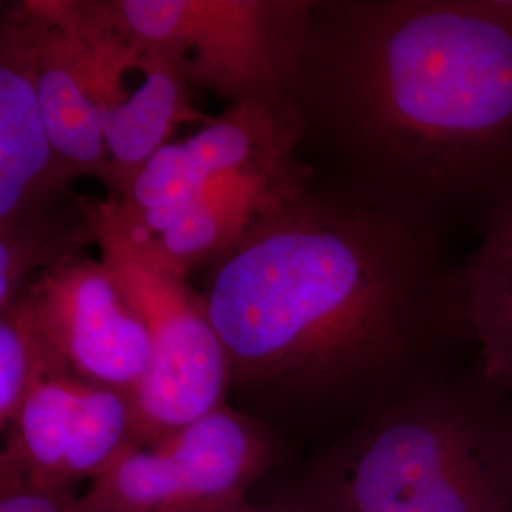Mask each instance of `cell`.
<instances>
[{
  "label": "cell",
  "mask_w": 512,
  "mask_h": 512,
  "mask_svg": "<svg viewBox=\"0 0 512 512\" xmlns=\"http://www.w3.org/2000/svg\"><path fill=\"white\" fill-rule=\"evenodd\" d=\"M452 243L315 169L202 270L230 389L340 440L458 374L475 348Z\"/></svg>",
  "instance_id": "1"
},
{
  "label": "cell",
  "mask_w": 512,
  "mask_h": 512,
  "mask_svg": "<svg viewBox=\"0 0 512 512\" xmlns=\"http://www.w3.org/2000/svg\"><path fill=\"white\" fill-rule=\"evenodd\" d=\"M291 103L302 162L452 239L512 205L503 0H313Z\"/></svg>",
  "instance_id": "2"
},
{
  "label": "cell",
  "mask_w": 512,
  "mask_h": 512,
  "mask_svg": "<svg viewBox=\"0 0 512 512\" xmlns=\"http://www.w3.org/2000/svg\"><path fill=\"white\" fill-rule=\"evenodd\" d=\"M332 512H512V397L475 361L336 440Z\"/></svg>",
  "instance_id": "3"
},
{
  "label": "cell",
  "mask_w": 512,
  "mask_h": 512,
  "mask_svg": "<svg viewBox=\"0 0 512 512\" xmlns=\"http://www.w3.org/2000/svg\"><path fill=\"white\" fill-rule=\"evenodd\" d=\"M99 25L228 107L291 103L313 0H82Z\"/></svg>",
  "instance_id": "4"
},
{
  "label": "cell",
  "mask_w": 512,
  "mask_h": 512,
  "mask_svg": "<svg viewBox=\"0 0 512 512\" xmlns=\"http://www.w3.org/2000/svg\"><path fill=\"white\" fill-rule=\"evenodd\" d=\"M82 203L101 260L147 323L152 359L131 404L137 444L152 448L226 404L228 355L198 289L150 260L120 228L109 200L82 196Z\"/></svg>",
  "instance_id": "5"
},
{
  "label": "cell",
  "mask_w": 512,
  "mask_h": 512,
  "mask_svg": "<svg viewBox=\"0 0 512 512\" xmlns=\"http://www.w3.org/2000/svg\"><path fill=\"white\" fill-rule=\"evenodd\" d=\"M272 459L266 425L222 404L158 446L129 448L78 501L84 512H241Z\"/></svg>",
  "instance_id": "6"
},
{
  "label": "cell",
  "mask_w": 512,
  "mask_h": 512,
  "mask_svg": "<svg viewBox=\"0 0 512 512\" xmlns=\"http://www.w3.org/2000/svg\"><path fill=\"white\" fill-rule=\"evenodd\" d=\"M4 435L0 488L73 490L139 446L128 393L73 374L38 384Z\"/></svg>",
  "instance_id": "7"
},
{
  "label": "cell",
  "mask_w": 512,
  "mask_h": 512,
  "mask_svg": "<svg viewBox=\"0 0 512 512\" xmlns=\"http://www.w3.org/2000/svg\"><path fill=\"white\" fill-rule=\"evenodd\" d=\"M298 143L293 103L226 107L192 137L154 154L128 196L110 202L116 220L129 238H148L220 177L298 162Z\"/></svg>",
  "instance_id": "8"
},
{
  "label": "cell",
  "mask_w": 512,
  "mask_h": 512,
  "mask_svg": "<svg viewBox=\"0 0 512 512\" xmlns=\"http://www.w3.org/2000/svg\"><path fill=\"white\" fill-rule=\"evenodd\" d=\"M21 293L67 374L133 395L152 359L150 334L101 258L69 256L35 275Z\"/></svg>",
  "instance_id": "9"
},
{
  "label": "cell",
  "mask_w": 512,
  "mask_h": 512,
  "mask_svg": "<svg viewBox=\"0 0 512 512\" xmlns=\"http://www.w3.org/2000/svg\"><path fill=\"white\" fill-rule=\"evenodd\" d=\"M76 171L57 154L37 92L35 42L23 2L0 16V228L73 202Z\"/></svg>",
  "instance_id": "10"
},
{
  "label": "cell",
  "mask_w": 512,
  "mask_h": 512,
  "mask_svg": "<svg viewBox=\"0 0 512 512\" xmlns=\"http://www.w3.org/2000/svg\"><path fill=\"white\" fill-rule=\"evenodd\" d=\"M313 171V165L298 160L220 177L148 238H128L160 268L188 279L226 253Z\"/></svg>",
  "instance_id": "11"
},
{
  "label": "cell",
  "mask_w": 512,
  "mask_h": 512,
  "mask_svg": "<svg viewBox=\"0 0 512 512\" xmlns=\"http://www.w3.org/2000/svg\"><path fill=\"white\" fill-rule=\"evenodd\" d=\"M33 29L37 92L52 145L78 177H93L112 194L110 154L97 107L86 92L80 48L50 0L23 2Z\"/></svg>",
  "instance_id": "12"
},
{
  "label": "cell",
  "mask_w": 512,
  "mask_h": 512,
  "mask_svg": "<svg viewBox=\"0 0 512 512\" xmlns=\"http://www.w3.org/2000/svg\"><path fill=\"white\" fill-rule=\"evenodd\" d=\"M137 50V48H135ZM112 169V194L120 203L154 154L169 143L181 124L213 118L192 105L190 88L164 61L141 52V84L120 103L99 107Z\"/></svg>",
  "instance_id": "13"
},
{
  "label": "cell",
  "mask_w": 512,
  "mask_h": 512,
  "mask_svg": "<svg viewBox=\"0 0 512 512\" xmlns=\"http://www.w3.org/2000/svg\"><path fill=\"white\" fill-rule=\"evenodd\" d=\"M459 294L476 363L512 397V205L461 258Z\"/></svg>",
  "instance_id": "14"
},
{
  "label": "cell",
  "mask_w": 512,
  "mask_h": 512,
  "mask_svg": "<svg viewBox=\"0 0 512 512\" xmlns=\"http://www.w3.org/2000/svg\"><path fill=\"white\" fill-rule=\"evenodd\" d=\"M95 245L82 196L0 228V310L40 272Z\"/></svg>",
  "instance_id": "15"
},
{
  "label": "cell",
  "mask_w": 512,
  "mask_h": 512,
  "mask_svg": "<svg viewBox=\"0 0 512 512\" xmlns=\"http://www.w3.org/2000/svg\"><path fill=\"white\" fill-rule=\"evenodd\" d=\"M67 374L27 294L0 310V429L6 433L31 391L44 380Z\"/></svg>",
  "instance_id": "16"
},
{
  "label": "cell",
  "mask_w": 512,
  "mask_h": 512,
  "mask_svg": "<svg viewBox=\"0 0 512 512\" xmlns=\"http://www.w3.org/2000/svg\"><path fill=\"white\" fill-rule=\"evenodd\" d=\"M0 512H84L73 490H35L25 486L0 488Z\"/></svg>",
  "instance_id": "17"
},
{
  "label": "cell",
  "mask_w": 512,
  "mask_h": 512,
  "mask_svg": "<svg viewBox=\"0 0 512 512\" xmlns=\"http://www.w3.org/2000/svg\"><path fill=\"white\" fill-rule=\"evenodd\" d=\"M241 512H283V511H262V509H251V507H247L245 511Z\"/></svg>",
  "instance_id": "18"
},
{
  "label": "cell",
  "mask_w": 512,
  "mask_h": 512,
  "mask_svg": "<svg viewBox=\"0 0 512 512\" xmlns=\"http://www.w3.org/2000/svg\"><path fill=\"white\" fill-rule=\"evenodd\" d=\"M503 4H505V6H507V8L512 12V0H503Z\"/></svg>",
  "instance_id": "19"
}]
</instances>
